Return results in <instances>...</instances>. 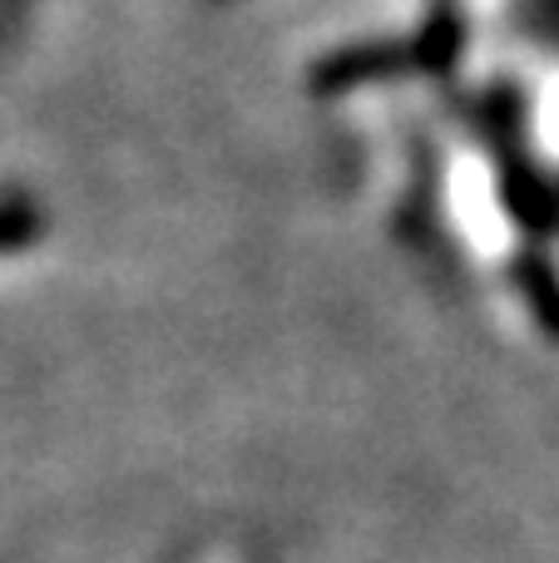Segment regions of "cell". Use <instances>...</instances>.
I'll return each mask as SVG.
<instances>
[{
    "mask_svg": "<svg viewBox=\"0 0 559 563\" xmlns=\"http://www.w3.org/2000/svg\"><path fill=\"white\" fill-rule=\"evenodd\" d=\"M406 69H421L412 40H402V45H386V40L347 45L313 69V89L317 95H347V89H362V85H386V79L406 75Z\"/></svg>",
    "mask_w": 559,
    "mask_h": 563,
    "instance_id": "cell-1",
    "label": "cell"
}]
</instances>
